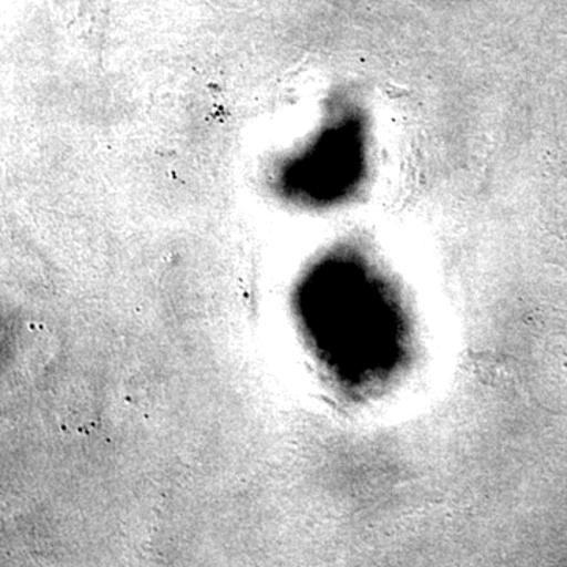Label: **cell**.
Segmentation results:
<instances>
[{
    "label": "cell",
    "mask_w": 567,
    "mask_h": 567,
    "mask_svg": "<svg viewBox=\"0 0 567 567\" xmlns=\"http://www.w3.org/2000/svg\"><path fill=\"white\" fill-rule=\"evenodd\" d=\"M58 413L70 429L85 427L93 416L91 394L78 383H71L59 394Z\"/></svg>",
    "instance_id": "1"
}]
</instances>
